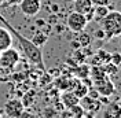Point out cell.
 <instances>
[{"instance_id":"obj_16","label":"cell","mask_w":121,"mask_h":118,"mask_svg":"<svg viewBox=\"0 0 121 118\" xmlns=\"http://www.w3.org/2000/svg\"><path fill=\"white\" fill-rule=\"evenodd\" d=\"M69 111L74 115L76 118H83L84 117V109H83V106L80 103H77V104H74V106H72V107H69Z\"/></svg>"},{"instance_id":"obj_2","label":"cell","mask_w":121,"mask_h":118,"mask_svg":"<svg viewBox=\"0 0 121 118\" xmlns=\"http://www.w3.org/2000/svg\"><path fill=\"white\" fill-rule=\"evenodd\" d=\"M102 29L105 32V38L110 40L114 37L121 36V13L120 11H110L102 18Z\"/></svg>"},{"instance_id":"obj_13","label":"cell","mask_w":121,"mask_h":118,"mask_svg":"<svg viewBox=\"0 0 121 118\" xmlns=\"http://www.w3.org/2000/svg\"><path fill=\"white\" fill-rule=\"evenodd\" d=\"M105 118H121V102L110 104L105 113Z\"/></svg>"},{"instance_id":"obj_1","label":"cell","mask_w":121,"mask_h":118,"mask_svg":"<svg viewBox=\"0 0 121 118\" xmlns=\"http://www.w3.org/2000/svg\"><path fill=\"white\" fill-rule=\"evenodd\" d=\"M0 22L4 23V26L10 30V33H11V34H14L15 38L18 40V44H19V47H21V50H22L25 58L28 59L32 65L40 67V69H44L43 54H41L40 47H37V45L35 44L32 40H29L28 37H25L23 34H21V33L15 29V28H13V26L6 21V18H4L3 15H0Z\"/></svg>"},{"instance_id":"obj_17","label":"cell","mask_w":121,"mask_h":118,"mask_svg":"<svg viewBox=\"0 0 121 118\" xmlns=\"http://www.w3.org/2000/svg\"><path fill=\"white\" fill-rule=\"evenodd\" d=\"M109 62H112L113 65H120L121 63V55L120 54H113V55H110V60Z\"/></svg>"},{"instance_id":"obj_5","label":"cell","mask_w":121,"mask_h":118,"mask_svg":"<svg viewBox=\"0 0 121 118\" xmlns=\"http://www.w3.org/2000/svg\"><path fill=\"white\" fill-rule=\"evenodd\" d=\"M18 6L23 15L35 17V15H37V13L41 8V1L40 0H21V3Z\"/></svg>"},{"instance_id":"obj_15","label":"cell","mask_w":121,"mask_h":118,"mask_svg":"<svg viewBox=\"0 0 121 118\" xmlns=\"http://www.w3.org/2000/svg\"><path fill=\"white\" fill-rule=\"evenodd\" d=\"M109 13V8L105 4H99V6H94L92 7V19L96 21H102V18Z\"/></svg>"},{"instance_id":"obj_10","label":"cell","mask_w":121,"mask_h":118,"mask_svg":"<svg viewBox=\"0 0 121 118\" xmlns=\"http://www.w3.org/2000/svg\"><path fill=\"white\" fill-rule=\"evenodd\" d=\"M13 45V36L6 26H0V52Z\"/></svg>"},{"instance_id":"obj_3","label":"cell","mask_w":121,"mask_h":118,"mask_svg":"<svg viewBox=\"0 0 121 118\" xmlns=\"http://www.w3.org/2000/svg\"><path fill=\"white\" fill-rule=\"evenodd\" d=\"M66 23H68V28L72 32L74 33H80V32H84V29L87 28V17L78 11H73L68 15V19H66Z\"/></svg>"},{"instance_id":"obj_8","label":"cell","mask_w":121,"mask_h":118,"mask_svg":"<svg viewBox=\"0 0 121 118\" xmlns=\"http://www.w3.org/2000/svg\"><path fill=\"white\" fill-rule=\"evenodd\" d=\"M92 0H74V11H78L87 17V21L92 19Z\"/></svg>"},{"instance_id":"obj_18","label":"cell","mask_w":121,"mask_h":118,"mask_svg":"<svg viewBox=\"0 0 121 118\" xmlns=\"http://www.w3.org/2000/svg\"><path fill=\"white\" fill-rule=\"evenodd\" d=\"M7 4H11V6H18L21 3V0H6Z\"/></svg>"},{"instance_id":"obj_4","label":"cell","mask_w":121,"mask_h":118,"mask_svg":"<svg viewBox=\"0 0 121 118\" xmlns=\"http://www.w3.org/2000/svg\"><path fill=\"white\" fill-rule=\"evenodd\" d=\"M0 66L6 67V69H11L14 67L18 62H19V54L17 50H14L13 47H10L7 50L0 52Z\"/></svg>"},{"instance_id":"obj_14","label":"cell","mask_w":121,"mask_h":118,"mask_svg":"<svg viewBox=\"0 0 121 118\" xmlns=\"http://www.w3.org/2000/svg\"><path fill=\"white\" fill-rule=\"evenodd\" d=\"M73 93H74L78 99H81V97H84V96H87L88 95V87L85 85V84H83L81 81H78V80H76L74 82V87H73Z\"/></svg>"},{"instance_id":"obj_6","label":"cell","mask_w":121,"mask_h":118,"mask_svg":"<svg viewBox=\"0 0 121 118\" xmlns=\"http://www.w3.org/2000/svg\"><path fill=\"white\" fill-rule=\"evenodd\" d=\"M23 103L19 99H11L4 106V113L10 118H18L23 114Z\"/></svg>"},{"instance_id":"obj_12","label":"cell","mask_w":121,"mask_h":118,"mask_svg":"<svg viewBox=\"0 0 121 118\" xmlns=\"http://www.w3.org/2000/svg\"><path fill=\"white\" fill-rule=\"evenodd\" d=\"M62 102L69 109V107H72L74 104L80 103V99L73 93V91H63V93H62Z\"/></svg>"},{"instance_id":"obj_7","label":"cell","mask_w":121,"mask_h":118,"mask_svg":"<svg viewBox=\"0 0 121 118\" xmlns=\"http://www.w3.org/2000/svg\"><path fill=\"white\" fill-rule=\"evenodd\" d=\"M95 82V88H96V92H98L99 95L102 96H110L113 95L114 92V84L109 78H107V76H105L103 78H100V80H96Z\"/></svg>"},{"instance_id":"obj_11","label":"cell","mask_w":121,"mask_h":118,"mask_svg":"<svg viewBox=\"0 0 121 118\" xmlns=\"http://www.w3.org/2000/svg\"><path fill=\"white\" fill-rule=\"evenodd\" d=\"M74 82H76V78H70V77L63 76V77L58 78V80L55 81V84H56V87H58L60 91H72L73 87H74Z\"/></svg>"},{"instance_id":"obj_9","label":"cell","mask_w":121,"mask_h":118,"mask_svg":"<svg viewBox=\"0 0 121 118\" xmlns=\"http://www.w3.org/2000/svg\"><path fill=\"white\" fill-rule=\"evenodd\" d=\"M80 104L83 106L84 111L95 113V111L100 110V102H99L96 97H91L90 95L81 97V99H80Z\"/></svg>"}]
</instances>
